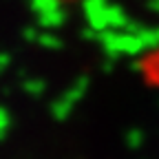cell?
I'll return each instance as SVG.
<instances>
[{
	"label": "cell",
	"instance_id": "6da1fadb",
	"mask_svg": "<svg viewBox=\"0 0 159 159\" xmlns=\"http://www.w3.org/2000/svg\"><path fill=\"white\" fill-rule=\"evenodd\" d=\"M137 71H139L142 82H144L148 89L159 91V42L139 57Z\"/></svg>",
	"mask_w": 159,
	"mask_h": 159
}]
</instances>
